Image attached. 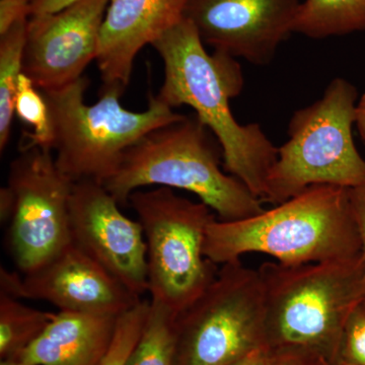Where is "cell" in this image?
<instances>
[{
	"instance_id": "cell-1",
	"label": "cell",
	"mask_w": 365,
	"mask_h": 365,
	"mask_svg": "<svg viewBox=\"0 0 365 365\" xmlns=\"http://www.w3.org/2000/svg\"><path fill=\"white\" fill-rule=\"evenodd\" d=\"M151 46L165 68L155 97L170 108L191 107L222 146L225 172L263 202L278 148L260 125H242L232 114L230 101L241 95L245 85L241 64L225 53L206 51L195 26L186 18Z\"/></svg>"
},
{
	"instance_id": "cell-2",
	"label": "cell",
	"mask_w": 365,
	"mask_h": 365,
	"mask_svg": "<svg viewBox=\"0 0 365 365\" xmlns=\"http://www.w3.org/2000/svg\"><path fill=\"white\" fill-rule=\"evenodd\" d=\"M265 254L285 265L353 258L362 253L350 189L312 186L285 202L235 222L216 218L204 255L216 265Z\"/></svg>"
},
{
	"instance_id": "cell-3",
	"label": "cell",
	"mask_w": 365,
	"mask_h": 365,
	"mask_svg": "<svg viewBox=\"0 0 365 365\" xmlns=\"http://www.w3.org/2000/svg\"><path fill=\"white\" fill-rule=\"evenodd\" d=\"M258 271L266 348L309 350L337 365L346 323L365 300L364 253L302 265L267 261Z\"/></svg>"
},
{
	"instance_id": "cell-4",
	"label": "cell",
	"mask_w": 365,
	"mask_h": 365,
	"mask_svg": "<svg viewBox=\"0 0 365 365\" xmlns=\"http://www.w3.org/2000/svg\"><path fill=\"white\" fill-rule=\"evenodd\" d=\"M104 186L120 206L148 186L194 194L222 222L259 215L262 201L223 169L222 148L195 114L158 127L125 153L117 172Z\"/></svg>"
},
{
	"instance_id": "cell-5",
	"label": "cell",
	"mask_w": 365,
	"mask_h": 365,
	"mask_svg": "<svg viewBox=\"0 0 365 365\" xmlns=\"http://www.w3.org/2000/svg\"><path fill=\"white\" fill-rule=\"evenodd\" d=\"M88 85L83 76L62 88L41 91L51 114L57 167L71 181L91 180L105 185L139 139L184 115L155 96H150L145 111L125 109L120 103L123 93L114 88L101 90L98 102L88 105Z\"/></svg>"
},
{
	"instance_id": "cell-6",
	"label": "cell",
	"mask_w": 365,
	"mask_h": 365,
	"mask_svg": "<svg viewBox=\"0 0 365 365\" xmlns=\"http://www.w3.org/2000/svg\"><path fill=\"white\" fill-rule=\"evenodd\" d=\"M359 100L350 81L336 78L319 100L294 113L287 141L278 148L269 174L263 202L277 205L319 185L365 186V160L353 138Z\"/></svg>"
},
{
	"instance_id": "cell-7",
	"label": "cell",
	"mask_w": 365,
	"mask_h": 365,
	"mask_svg": "<svg viewBox=\"0 0 365 365\" xmlns=\"http://www.w3.org/2000/svg\"><path fill=\"white\" fill-rule=\"evenodd\" d=\"M129 204L148 247V292L178 314L210 285L217 265L204 255L206 232L215 213L167 187L134 192Z\"/></svg>"
},
{
	"instance_id": "cell-8",
	"label": "cell",
	"mask_w": 365,
	"mask_h": 365,
	"mask_svg": "<svg viewBox=\"0 0 365 365\" xmlns=\"http://www.w3.org/2000/svg\"><path fill=\"white\" fill-rule=\"evenodd\" d=\"M175 365H235L266 348L258 269L223 264L215 279L175 321Z\"/></svg>"
},
{
	"instance_id": "cell-9",
	"label": "cell",
	"mask_w": 365,
	"mask_h": 365,
	"mask_svg": "<svg viewBox=\"0 0 365 365\" xmlns=\"http://www.w3.org/2000/svg\"><path fill=\"white\" fill-rule=\"evenodd\" d=\"M73 184L57 167L52 150H21L11 162L6 185L14 199L9 246L21 272H32L71 244Z\"/></svg>"
},
{
	"instance_id": "cell-10",
	"label": "cell",
	"mask_w": 365,
	"mask_h": 365,
	"mask_svg": "<svg viewBox=\"0 0 365 365\" xmlns=\"http://www.w3.org/2000/svg\"><path fill=\"white\" fill-rule=\"evenodd\" d=\"M119 207L104 185L74 182L69 203L71 242L141 297L148 292L145 237L140 222Z\"/></svg>"
},
{
	"instance_id": "cell-11",
	"label": "cell",
	"mask_w": 365,
	"mask_h": 365,
	"mask_svg": "<svg viewBox=\"0 0 365 365\" xmlns=\"http://www.w3.org/2000/svg\"><path fill=\"white\" fill-rule=\"evenodd\" d=\"M0 294L43 300L60 312L111 316L141 300L72 242L24 277L1 267Z\"/></svg>"
},
{
	"instance_id": "cell-12",
	"label": "cell",
	"mask_w": 365,
	"mask_h": 365,
	"mask_svg": "<svg viewBox=\"0 0 365 365\" xmlns=\"http://www.w3.org/2000/svg\"><path fill=\"white\" fill-rule=\"evenodd\" d=\"M302 0H188L185 18L204 44L257 66L294 33Z\"/></svg>"
},
{
	"instance_id": "cell-13",
	"label": "cell",
	"mask_w": 365,
	"mask_h": 365,
	"mask_svg": "<svg viewBox=\"0 0 365 365\" xmlns=\"http://www.w3.org/2000/svg\"><path fill=\"white\" fill-rule=\"evenodd\" d=\"M110 0H78L56 13L29 16L23 73L40 91L78 81L97 58Z\"/></svg>"
},
{
	"instance_id": "cell-14",
	"label": "cell",
	"mask_w": 365,
	"mask_h": 365,
	"mask_svg": "<svg viewBox=\"0 0 365 365\" xmlns=\"http://www.w3.org/2000/svg\"><path fill=\"white\" fill-rule=\"evenodd\" d=\"M188 0H110L97 61L102 90L124 93L137 54L185 18Z\"/></svg>"
},
{
	"instance_id": "cell-15",
	"label": "cell",
	"mask_w": 365,
	"mask_h": 365,
	"mask_svg": "<svg viewBox=\"0 0 365 365\" xmlns=\"http://www.w3.org/2000/svg\"><path fill=\"white\" fill-rule=\"evenodd\" d=\"M118 317L59 312L16 359L25 365H98L111 344Z\"/></svg>"
},
{
	"instance_id": "cell-16",
	"label": "cell",
	"mask_w": 365,
	"mask_h": 365,
	"mask_svg": "<svg viewBox=\"0 0 365 365\" xmlns=\"http://www.w3.org/2000/svg\"><path fill=\"white\" fill-rule=\"evenodd\" d=\"M365 32V0H304L294 33L314 40Z\"/></svg>"
},
{
	"instance_id": "cell-17",
	"label": "cell",
	"mask_w": 365,
	"mask_h": 365,
	"mask_svg": "<svg viewBox=\"0 0 365 365\" xmlns=\"http://www.w3.org/2000/svg\"><path fill=\"white\" fill-rule=\"evenodd\" d=\"M29 16L0 35V150L4 153L13 127L19 81L23 74Z\"/></svg>"
},
{
	"instance_id": "cell-18",
	"label": "cell",
	"mask_w": 365,
	"mask_h": 365,
	"mask_svg": "<svg viewBox=\"0 0 365 365\" xmlns=\"http://www.w3.org/2000/svg\"><path fill=\"white\" fill-rule=\"evenodd\" d=\"M54 313L26 306L20 299L0 294V356L18 357L50 322Z\"/></svg>"
},
{
	"instance_id": "cell-19",
	"label": "cell",
	"mask_w": 365,
	"mask_h": 365,
	"mask_svg": "<svg viewBox=\"0 0 365 365\" xmlns=\"http://www.w3.org/2000/svg\"><path fill=\"white\" fill-rule=\"evenodd\" d=\"M176 316L162 302L150 299L143 332L125 365H175Z\"/></svg>"
},
{
	"instance_id": "cell-20",
	"label": "cell",
	"mask_w": 365,
	"mask_h": 365,
	"mask_svg": "<svg viewBox=\"0 0 365 365\" xmlns=\"http://www.w3.org/2000/svg\"><path fill=\"white\" fill-rule=\"evenodd\" d=\"M14 112L21 122L33 129L26 134L23 150L42 148L53 150L54 129L49 106L42 91L24 73L19 81Z\"/></svg>"
},
{
	"instance_id": "cell-21",
	"label": "cell",
	"mask_w": 365,
	"mask_h": 365,
	"mask_svg": "<svg viewBox=\"0 0 365 365\" xmlns=\"http://www.w3.org/2000/svg\"><path fill=\"white\" fill-rule=\"evenodd\" d=\"M150 300L138 304L118 317L111 344L98 365H125L140 337L150 311Z\"/></svg>"
},
{
	"instance_id": "cell-22",
	"label": "cell",
	"mask_w": 365,
	"mask_h": 365,
	"mask_svg": "<svg viewBox=\"0 0 365 365\" xmlns=\"http://www.w3.org/2000/svg\"><path fill=\"white\" fill-rule=\"evenodd\" d=\"M340 360L365 365V300L355 307L346 323Z\"/></svg>"
},
{
	"instance_id": "cell-23",
	"label": "cell",
	"mask_w": 365,
	"mask_h": 365,
	"mask_svg": "<svg viewBox=\"0 0 365 365\" xmlns=\"http://www.w3.org/2000/svg\"><path fill=\"white\" fill-rule=\"evenodd\" d=\"M267 365H331L330 362L318 354L299 348L268 350Z\"/></svg>"
},
{
	"instance_id": "cell-24",
	"label": "cell",
	"mask_w": 365,
	"mask_h": 365,
	"mask_svg": "<svg viewBox=\"0 0 365 365\" xmlns=\"http://www.w3.org/2000/svg\"><path fill=\"white\" fill-rule=\"evenodd\" d=\"M28 0H0V35H4L20 19L30 16Z\"/></svg>"
},
{
	"instance_id": "cell-25",
	"label": "cell",
	"mask_w": 365,
	"mask_h": 365,
	"mask_svg": "<svg viewBox=\"0 0 365 365\" xmlns=\"http://www.w3.org/2000/svg\"><path fill=\"white\" fill-rule=\"evenodd\" d=\"M352 208L359 225L362 241V253L365 259V186L350 189Z\"/></svg>"
},
{
	"instance_id": "cell-26",
	"label": "cell",
	"mask_w": 365,
	"mask_h": 365,
	"mask_svg": "<svg viewBox=\"0 0 365 365\" xmlns=\"http://www.w3.org/2000/svg\"><path fill=\"white\" fill-rule=\"evenodd\" d=\"M78 0H32L30 2V16L56 13Z\"/></svg>"
},
{
	"instance_id": "cell-27",
	"label": "cell",
	"mask_w": 365,
	"mask_h": 365,
	"mask_svg": "<svg viewBox=\"0 0 365 365\" xmlns=\"http://www.w3.org/2000/svg\"><path fill=\"white\" fill-rule=\"evenodd\" d=\"M14 211V199L11 191L6 187L0 190V218L2 222H11Z\"/></svg>"
},
{
	"instance_id": "cell-28",
	"label": "cell",
	"mask_w": 365,
	"mask_h": 365,
	"mask_svg": "<svg viewBox=\"0 0 365 365\" xmlns=\"http://www.w3.org/2000/svg\"><path fill=\"white\" fill-rule=\"evenodd\" d=\"M268 349L262 348L235 365H267Z\"/></svg>"
},
{
	"instance_id": "cell-29",
	"label": "cell",
	"mask_w": 365,
	"mask_h": 365,
	"mask_svg": "<svg viewBox=\"0 0 365 365\" xmlns=\"http://www.w3.org/2000/svg\"><path fill=\"white\" fill-rule=\"evenodd\" d=\"M362 141L365 143V93L359 98L356 107V122H355Z\"/></svg>"
},
{
	"instance_id": "cell-30",
	"label": "cell",
	"mask_w": 365,
	"mask_h": 365,
	"mask_svg": "<svg viewBox=\"0 0 365 365\" xmlns=\"http://www.w3.org/2000/svg\"><path fill=\"white\" fill-rule=\"evenodd\" d=\"M0 365H25V364H24L23 362H21L20 359H16V357H14V359H2L1 364H0Z\"/></svg>"
},
{
	"instance_id": "cell-31",
	"label": "cell",
	"mask_w": 365,
	"mask_h": 365,
	"mask_svg": "<svg viewBox=\"0 0 365 365\" xmlns=\"http://www.w3.org/2000/svg\"><path fill=\"white\" fill-rule=\"evenodd\" d=\"M337 365H356L350 364V362L344 361V360H340L339 362H338Z\"/></svg>"
},
{
	"instance_id": "cell-32",
	"label": "cell",
	"mask_w": 365,
	"mask_h": 365,
	"mask_svg": "<svg viewBox=\"0 0 365 365\" xmlns=\"http://www.w3.org/2000/svg\"><path fill=\"white\" fill-rule=\"evenodd\" d=\"M28 1H30V2H31V1H32V0H28Z\"/></svg>"
}]
</instances>
